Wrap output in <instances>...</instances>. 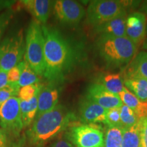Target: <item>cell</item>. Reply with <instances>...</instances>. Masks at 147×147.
<instances>
[{"label": "cell", "mask_w": 147, "mask_h": 147, "mask_svg": "<svg viewBox=\"0 0 147 147\" xmlns=\"http://www.w3.org/2000/svg\"><path fill=\"white\" fill-rule=\"evenodd\" d=\"M127 89L142 102H147V79L137 76L123 77Z\"/></svg>", "instance_id": "18"}, {"label": "cell", "mask_w": 147, "mask_h": 147, "mask_svg": "<svg viewBox=\"0 0 147 147\" xmlns=\"http://www.w3.org/2000/svg\"><path fill=\"white\" fill-rule=\"evenodd\" d=\"M68 137L69 140L76 147H104V134L93 125L72 127Z\"/></svg>", "instance_id": "8"}, {"label": "cell", "mask_w": 147, "mask_h": 147, "mask_svg": "<svg viewBox=\"0 0 147 147\" xmlns=\"http://www.w3.org/2000/svg\"><path fill=\"white\" fill-rule=\"evenodd\" d=\"M19 64L21 66V76L17 82L18 86L22 87L31 84H38L40 81L38 75L29 66L26 61L24 59Z\"/></svg>", "instance_id": "22"}, {"label": "cell", "mask_w": 147, "mask_h": 147, "mask_svg": "<svg viewBox=\"0 0 147 147\" xmlns=\"http://www.w3.org/2000/svg\"><path fill=\"white\" fill-rule=\"evenodd\" d=\"M20 88L17 82H10L6 87L0 89V107L11 97L17 96Z\"/></svg>", "instance_id": "26"}, {"label": "cell", "mask_w": 147, "mask_h": 147, "mask_svg": "<svg viewBox=\"0 0 147 147\" xmlns=\"http://www.w3.org/2000/svg\"><path fill=\"white\" fill-rule=\"evenodd\" d=\"M142 48L144 49V50H146V52H147V38H146V39L144 40V42H143Z\"/></svg>", "instance_id": "36"}, {"label": "cell", "mask_w": 147, "mask_h": 147, "mask_svg": "<svg viewBox=\"0 0 147 147\" xmlns=\"http://www.w3.org/2000/svg\"><path fill=\"white\" fill-rule=\"evenodd\" d=\"M146 32H147V28H146Z\"/></svg>", "instance_id": "38"}, {"label": "cell", "mask_w": 147, "mask_h": 147, "mask_svg": "<svg viewBox=\"0 0 147 147\" xmlns=\"http://www.w3.org/2000/svg\"><path fill=\"white\" fill-rule=\"evenodd\" d=\"M25 51L23 31L7 36L0 42V68L8 71L22 61Z\"/></svg>", "instance_id": "5"}, {"label": "cell", "mask_w": 147, "mask_h": 147, "mask_svg": "<svg viewBox=\"0 0 147 147\" xmlns=\"http://www.w3.org/2000/svg\"><path fill=\"white\" fill-rule=\"evenodd\" d=\"M105 124L107 125L108 127H121L120 108L107 110Z\"/></svg>", "instance_id": "27"}, {"label": "cell", "mask_w": 147, "mask_h": 147, "mask_svg": "<svg viewBox=\"0 0 147 147\" xmlns=\"http://www.w3.org/2000/svg\"><path fill=\"white\" fill-rule=\"evenodd\" d=\"M146 16L142 12H134L127 17L126 37L137 47L146 39Z\"/></svg>", "instance_id": "11"}, {"label": "cell", "mask_w": 147, "mask_h": 147, "mask_svg": "<svg viewBox=\"0 0 147 147\" xmlns=\"http://www.w3.org/2000/svg\"><path fill=\"white\" fill-rule=\"evenodd\" d=\"M10 83L8 78V71L0 68V89L6 87Z\"/></svg>", "instance_id": "32"}, {"label": "cell", "mask_w": 147, "mask_h": 147, "mask_svg": "<svg viewBox=\"0 0 147 147\" xmlns=\"http://www.w3.org/2000/svg\"><path fill=\"white\" fill-rule=\"evenodd\" d=\"M45 38L42 25L34 20L29 24L25 37V60L38 76H44Z\"/></svg>", "instance_id": "4"}, {"label": "cell", "mask_w": 147, "mask_h": 147, "mask_svg": "<svg viewBox=\"0 0 147 147\" xmlns=\"http://www.w3.org/2000/svg\"><path fill=\"white\" fill-rule=\"evenodd\" d=\"M141 144V123L140 120L135 125L123 129L121 147H140Z\"/></svg>", "instance_id": "20"}, {"label": "cell", "mask_w": 147, "mask_h": 147, "mask_svg": "<svg viewBox=\"0 0 147 147\" xmlns=\"http://www.w3.org/2000/svg\"><path fill=\"white\" fill-rule=\"evenodd\" d=\"M51 147H76L68 140L59 138L53 142Z\"/></svg>", "instance_id": "31"}, {"label": "cell", "mask_w": 147, "mask_h": 147, "mask_svg": "<svg viewBox=\"0 0 147 147\" xmlns=\"http://www.w3.org/2000/svg\"><path fill=\"white\" fill-rule=\"evenodd\" d=\"M121 125L123 129H127L135 125L140 121L133 110L125 105L120 108Z\"/></svg>", "instance_id": "24"}, {"label": "cell", "mask_w": 147, "mask_h": 147, "mask_svg": "<svg viewBox=\"0 0 147 147\" xmlns=\"http://www.w3.org/2000/svg\"><path fill=\"white\" fill-rule=\"evenodd\" d=\"M53 12L59 23L69 27L78 25L86 14L83 5L72 0L54 1Z\"/></svg>", "instance_id": "9"}, {"label": "cell", "mask_w": 147, "mask_h": 147, "mask_svg": "<svg viewBox=\"0 0 147 147\" xmlns=\"http://www.w3.org/2000/svg\"><path fill=\"white\" fill-rule=\"evenodd\" d=\"M45 38L44 77L57 85L65 79L74 61L72 49L57 29L42 25Z\"/></svg>", "instance_id": "1"}, {"label": "cell", "mask_w": 147, "mask_h": 147, "mask_svg": "<svg viewBox=\"0 0 147 147\" xmlns=\"http://www.w3.org/2000/svg\"><path fill=\"white\" fill-rule=\"evenodd\" d=\"M86 97L106 110L119 108L123 105L119 95L108 91L100 83L91 84L87 89Z\"/></svg>", "instance_id": "10"}, {"label": "cell", "mask_w": 147, "mask_h": 147, "mask_svg": "<svg viewBox=\"0 0 147 147\" xmlns=\"http://www.w3.org/2000/svg\"><path fill=\"white\" fill-rule=\"evenodd\" d=\"M24 8L34 16L37 22L45 25L53 12L54 1L50 0H24Z\"/></svg>", "instance_id": "14"}, {"label": "cell", "mask_w": 147, "mask_h": 147, "mask_svg": "<svg viewBox=\"0 0 147 147\" xmlns=\"http://www.w3.org/2000/svg\"><path fill=\"white\" fill-rule=\"evenodd\" d=\"M107 110L86 97L81 101L79 106L80 119L84 123L90 125L106 123V115Z\"/></svg>", "instance_id": "12"}, {"label": "cell", "mask_w": 147, "mask_h": 147, "mask_svg": "<svg viewBox=\"0 0 147 147\" xmlns=\"http://www.w3.org/2000/svg\"><path fill=\"white\" fill-rule=\"evenodd\" d=\"M15 2L14 1H4V0H0V12L4 9L10 8V7Z\"/></svg>", "instance_id": "34"}, {"label": "cell", "mask_w": 147, "mask_h": 147, "mask_svg": "<svg viewBox=\"0 0 147 147\" xmlns=\"http://www.w3.org/2000/svg\"><path fill=\"white\" fill-rule=\"evenodd\" d=\"M12 15H13V12L10 8L7 9L2 13L0 14V42L3 33L5 32V30L10 23Z\"/></svg>", "instance_id": "28"}, {"label": "cell", "mask_w": 147, "mask_h": 147, "mask_svg": "<svg viewBox=\"0 0 147 147\" xmlns=\"http://www.w3.org/2000/svg\"><path fill=\"white\" fill-rule=\"evenodd\" d=\"M98 83L108 91L117 95H119L125 87L123 78L119 74H108L104 75Z\"/></svg>", "instance_id": "21"}, {"label": "cell", "mask_w": 147, "mask_h": 147, "mask_svg": "<svg viewBox=\"0 0 147 147\" xmlns=\"http://www.w3.org/2000/svg\"><path fill=\"white\" fill-rule=\"evenodd\" d=\"M8 147H25V138L23 137L16 142L10 143Z\"/></svg>", "instance_id": "35"}, {"label": "cell", "mask_w": 147, "mask_h": 147, "mask_svg": "<svg viewBox=\"0 0 147 147\" xmlns=\"http://www.w3.org/2000/svg\"><path fill=\"white\" fill-rule=\"evenodd\" d=\"M0 125L7 134L18 136L24 128L22 122L20 99L12 97L0 107Z\"/></svg>", "instance_id": "7"}, {"label": "cell", "mask_w": 147, "mask_h": 147, "mask_svg": "<svg viewBox=\"0 0 147 147\" xmlns=\"http://www.w3.org/2000/svg\"><path fill=\"white\" fill-rule=\"evenodd\" d=\"M97 47L108 66L115 68L131 61L137 51V46L126 36H101L97 42Z\"/></svg>", "instance_id": "3"}, {"label": "cell", "mask_w": 147, "mask_h": 147, "mask_svg": "<svg viewBox=\"0 0 147 147\" xmlns=\"http://www.w3.org/2000/svg\"><path fill=\"white\" fill-rule=\"evenodd\" d=\"M119 96L123 104L133 110L139 120L147 117V102L139 100L125 87H124L123 90L119 93Z\"/></svg>", "instance_id": "16"}, {"label": "cell", "mask_w": 147, "mask_h": 147, "mask_svg": "<svg viewBox=\"0 0 147 147\" xmlns=\"http://www.w3.org/2000/svg\"><path fill=\"white\" fill-rule=\"evenodd\" d=\"M59 97V89L57 84L49 82L46 85H42L38 93V112L36 118L56 107Z\"/></svg>", "instance_id": "13"}, {"label": "cell", "mask_w": 147, "mask_h": 147, "mask_svg": "<svg viewBox=\"0 0 147 147\" xmlns=\"http://www.w3.org/2000/svg\"><path fill=\"white\" fill-rule=\"evenodd\" d=\"M125 3L115 0H97L89 3L87 10L88 23L96 28L125 12Z\"/></svg>", "instance_id": "6"}, {"label": "cell", "mask_w": 147, "mask_h": 147, "mask_svg": "<svg viewBox=\"0 0 147 147\" xmlns=\"http://www.w3.org/2000/svg\"><path fill=\"white\" fill-rule=\"evenodd\" d=\"M127 17V16L125 12L117 17L96 27L95 28V30L97 33H100L101 36L125 37Z\"/></svg>", "instance_id": "15"}, {"label": "cell", "mask_w": 147, "mask_h": 147, "mask_svg": "<svg viewBox=\"0 0 147 147\" xmlns=\"http://www.w3.org/2000/svg\"><path fill=\"white\" fill-rule=\"evenodd\" d=\"M140 147H143V146H142V144H141V146H140Z\"/></svg>", "instance_id": "37"}, {"label": "cell", "mask_w": 147, "mask_h": 147, "mask_svg": "<svg viewBox=\"0 0 147 147\" xmlns=\"http://www.w3.org/2000/svg\"><path fill=\"white\" fill-rule=\"evenodd\" d=\"M41 84H36L25 86L20 88L18 93V97L21 101H29L36 95L41 88Z\"/></svg>", "instance_id": "25"}, {"label": "cell", "mask_w": 147, "mask_h": 147, "mask_svg": "<svg viewBox=\"0 0 147 147\" xmlns=\"http://www.w3.org/2000/svg\"><path fill=\"white\" fill-rule=\"evenodd\" d=\"M21 76V66L20 64L14 66L8 71V78L9 82L15 83L18 82Z\"/></svg>", "instance_id": "29"}, {"label": "cell", "mask_w": 147, "mask_h": 147, "mask_svg": "<svg viewBox=\"0 0 147 147\" xmlns=\"http://www.w3.org/2000/svg\"><path fill=\"white\" fill-rule=\"evenodd\" d=\"M123 128L108 127L104 136V147H121Z\"/></svg>", "instance_id": "23"}, {"label": "cell", "mask_w": 147, "mask_h": 147, "mask_svg": "<svg viewBox=\"0 0 147 147\" xmlns=\"http://www.w3.org/2000/svg\"><path fill=\"white\" fill-rule=\"evenodd\" d=\"M38 93L32 100L27 102L20 100V110L24 127H27L30 125L36 119L38 112Z\"/></svg>", "instance_id": "19"}, {"label": "cell", "mask_w": 147, "mask_h": 147, "mask_svg": "<svg viewBox=\"0 0 147 147\" xmlns=\"http://www.w3.org/2000/svg\"><path fill=\"white\" fill-rule=\"evenodd\" d=\"M0 147H8L7 133L3 129H0Z\"/></svg>", "instance_id": "33"}, {"label": "cell", "mask_w": 147, "mask_h": 147, "mask_svg": "<svg viewBox=\"0 0 147 147\" xmlns=\"http://www.w3.org/2000/svg\"><path fill=\"white\" fill-rule=\"evenodd\" d=\"M137 76L147 79V52L142 51L135 56L123 77Z\"/></svg>", "instance_id": "17"}, {"label": "cell", "mask_w": 147, "mask_h": 147, "mask_svg": "<svg viewBox=\"0 0 147 147\" xmlns=\"http://www.w3.org/2000/svg\"><path fill=\"white\" fill-rule=\"evenodd\" d=\"M74 118L65 106L58 104L53 110L34 119L27 131L29 143L36 147H42L65 129Z\"/></svg>", "instance_id": "2"}, {"label": "cell", "mask_w": 147, "mask_h": 147, "mask_svg": "<svg viewBox=\"0 0 147 147\" xmlns=\"http://www.w3.org/2000/svg\"><path fill=\"white\" fill-rule=\"evenodd\" d=\"M140 120L141 123V143L143 147H147V117Z\"/></svg>", "instance_id": "30"}]
</instances>
